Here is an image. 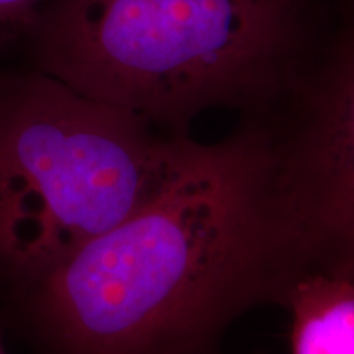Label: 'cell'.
<instances>
[{
    "mask_svg": "<svg viewBox=\"0 0 354 354\" xmlns=\"http://www.w3.org/2000/svg\"><path fill=\"white\" fill-rule=\"evenodd\" d=\"M0 354H6V351H3V348H2V342H0Z\"/></svg>",
    "mask_w": 354,
    "mask_h": 354,
    "instance_id": "obj_7",
    "label": "cell"
},
{
    "mask_svg": "<svg viewBox=\"0 0 354 354\" xmlns=\"http://www.w3.org/2000/svg\"><path fill=\"white\" fill-rule=\"evenodd\" d=\"M43 0H0V44L20 39Z\"/></svg>",
    "mask_w": 354,
    "mask_h": 354,
    "instance_id": "obj_6",
    "label": "cell"
},
{
    "mask_svg": "<svg viewBox=\"0 0 354 354\" xmlns=\"http://www.w3.org/2000/svg\"><path fill=\"white\" fill-rule=\"evenodd\" d=\"M290 354H354V279L297 274L282 294Z\"/></svg>",
    "mask_w": 354,
    "mask_h": 354,
    "instance_id": "obj_5",
    "label": "cell"
},
{
    "mask_svg": "<svg viewBox=\"0 0 354 354\" xmlns=\"http://www.w3.org/2000/svg\"><path fill=\"white\" fill-rule=\"evenodd\" d=\"M3 48H6V46H3V44H0V51H2V50H3Z\"/></svg>",
    "mask_w": 354,
    "mask_h": 354,
    "instance_id": "obj_8",
    "label": "cell"
},
{
    "mask_svg": "<svg viewBox=\"0 0 354 354\" xmlns=\"http://www.w3.org/2000/svg\"><path fill=\"white\" fill-rule=\"evenodd\" d=\"M259 118L304 271L354 279V0H318L299 68Z\"/></svg>",
    "mask_w": 354,
    "mask_h": 354,
    "instance_id": "obj_4",
    "label": "cell"
},
{
    "mask_svg": "<svg viewBox=\"0 0 354 354\" xmlns=\"http://www.w3.org/2000/svg\"><path fill=\"white\" fill-rule=\"evenodd\" d=\"M192 143L30 69L0 76V276L33 287L143 209Z\"/></svg>",
    "mask_w": 354,
    "mask_h": 354,
    "instance_id": "obj_3",
    "label": "cell"
},
{
    "mask_svg": "<svg viewBox=\"0 0 354 354\" xmlns=\"http://www.w3.org/2000/svg\"><path fill=\"white\" fill-rule=\"evenodd\" d=\"M304 271L258 118L192 140L151 202L84 245L37 289L59 354H214L233 322L281 302Z\"/></svg>",
    "mask_w": 354,
    "mask_h": 354,
    "instance_id": "obj_1",
    "label": "cell"
},
{
    "mask_svg": "<svg viewBox=\"0 0 354 354\" xmlns=\"http://www.w3.org/2000/svg\"><path fill=\"white\" fill-rule=\"evenodd\" d=\"M318 0H43L32 68L189 135L214 109L261 117L295 74Z\"/></svg>",
    "mask_w": 354,
    "mask_h": 354,
    "instance_id": "obj_2",
    "label": "cell"
}]
</instances>
